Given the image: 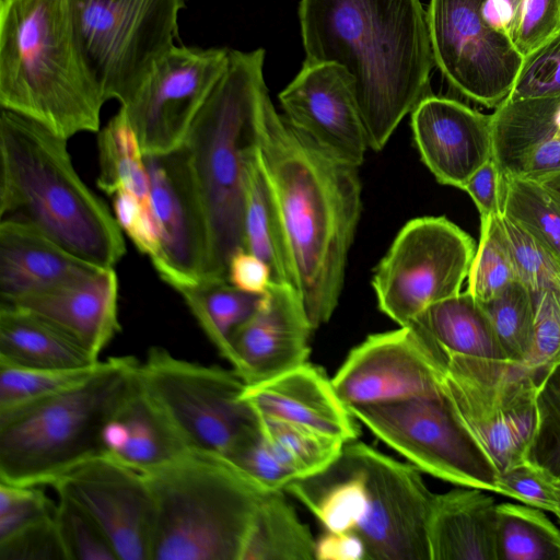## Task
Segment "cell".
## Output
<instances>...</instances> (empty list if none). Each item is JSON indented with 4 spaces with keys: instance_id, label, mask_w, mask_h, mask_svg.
Here are the masks:
<instances>
[{
    "instance_id": "d6986e66",
    "label": "cell",
    "mask_w": 560,
    "mask_h": 560,
    "mask_svg": "<svg viewBox=\"0 0 560 560\" xmlns=\"http://www.w3.org/2000/svg\"><path fill=\"white\" fill-rule=\"evenodd\" d=\"M287 121L328 155L359 167L369 149L351 78L332 62L304 60L279 93Z\"/></svg>"
},
{
    "instance_id": "5b68a950",
    "label": "cell",
    "mask_w": 560,
    "mask_h": 560,
    "mask_svg": "<svg viewBox=\"0 0 560 560\" xmlns=\"http://www.w3.org/2000/svg\"><path fill=\"white\" fill-rule=\"evenodd\" d=\"M0 218L31 223L75 256L114 268L122 231L78 175L67 140L8 109L0 115Z\"/></svg>"
},
{
    "instance_id": "1f68e13d",
    "label": "cell",
    "mask_w": 560,
    "mask_h": 560,
    "mask_svg": "<svg viewBox=\"0 0 560 560\" xmlns=\"http://www.w3.org/2000/svg\"><path fill=\"white\" fill-rule=\"evenodd\" d=\"M98 189L112 197L118 190L135 195L152 214L150 178L139 140L130 121L119 108L97 132ZM153 215V214H152Z\"/></svg>"
},
{
    "instance_id": "c3c4849f",
    "label": "cell",
    "mask_w": 560,
    "mask_h": 560,
    "mask_svg": "<svg viewBox=\"0 0 560 560\" xmlns=\"http://www.w3.org/2000/svg\"><path fill=\"white\" fill-rule=\"evenodd\" d=\"M560 97V34L524 58L508 101Z\"/></svg>"
},
{
    "instance_id": "ffe728a7",
    "label": "cell",
    "mask_w": 560,
    "mask_h": 560,
    "mask_svg": "<svg viewBox=\"0 0 560 560\" xmlns=\"http://www.w3.org/2000/svg\"><path fill=\"white\" fill-rule=\"evenodd\" d=\"M313 330L299 292L271 283L257 311L234 332L225 360L247 385L266 382L307 361Z\"/></svg>"
},
{
    "instance_id": "9a60e30c",
    "label": "cell",
    "mask_w": 560,
    "mask_h": 560,
    "mask_svg": "<svg viewBox=\"0 0 560 560\" xmlns=\"http://www.w3.org/2000/svg\"><path fill=\"white\" fill-rule=\"evenodd\" d=\"M446 353L415 324L368 336L331 378L350 408L442 393Z\"/></svg>"
},
{
    "instance_id": "30bf717a",
    "label": "cell",
    "mask_w": 560,
    "mask_h": 560,
    "mask_svg": "<svg viewBox=\"0 0 560 560\" xmlns=\"http://www.w3.org/2000/svg\"><path fill=\"white\" fill-rule=\"evenodd\" d=\"M349 410L420 470L462 487L497 492L499 471L445 389L430 396L353 406Z\"/></svg>"
},
{
    "instance_id": "ab89813d",
    "label": "cell",
    "mask_w": 560,
    "mask_h": 560,
    "mask_svg": "<svg viewBox=\"0 0 560 560\" xmlns=\"http://www.w3.org/2000/svg\"><path fill=\"white\" fill-rule=\"evenodd\" d=\"M500 222L513 257L518 282L532 294L546 289L560 291V257L513 218L501 213Z\"/></svg>"
},
{
    "instance_id": "d4e9b609",
    "label": "cell",
    "mask_w": 560,
    "mask_h": 560,
    "mask_svg": "<svg viewBox=\"0 0 560 560\" xmlns=\"http://www.w3.org/2000/svg\"><path fill=\"white\" fill-rule=\"evenodd\" d=\"M495 506L481 489L434 494L428 524L431 560H497Z\"/></svg>"
},
{
    "instance_id": "3957f363",
    "label": "cell",
    "mask_w": 560,
    "mask_h": 560,
    "mask_svg": "<svg viewBox=\"0 0 560 560\" xmlns=\"http://www.w3.org/2000/svg\"><path fill=\"white\" fill-rule=\"evenodd\" d=\"M264 63L262 48L230 49L225 71L180 147L207 226L208 264L203 281L228 280L232 256L245 249L248 176L258 153L262 113L270 100Z\"/></svg>"
},
{
    "instance_id": "816d5d0a",
    "label": "cell",
    "mask_w": 560,
    "mask_h": 560,
    "mask_svg": "<svg viewBox=\"0 0 560 560\" xmlns=\"http://www.w3.org/2000/svg\"><path fill=\"white\" fill-rule=\"evenodd\" d=\"M66 560L55 517L0 541V560Z\"/></svg>"
},
{
    "instance_id": "681fc988",
    "label": "cell",
    "mask_w": 560,
    "mask_h": 560,
    "mask_svg": "<svg viewBox=\"0 0 560 560\" xmlns=\"http://www.w3.org/2000/svg\"><path fill=\"white\" fill-rule=\"evenodd\" d=\"M560 34V0H522L510 38L523 58Z\"/></svg>"
},
{
    "instance_id": "e575fe53",
    "label": "cell",
    "mask_w": 560,
    "mask_h": 560,
    "mask_svg": "<svg viewBox=\"0 0 560 560\" xmlns=\"http://www.w3.org/2000/svg\"><path fill=\"white\" fill-rule=\"evenodd\" d=\"M491 115L493 160L538 140L560 138V97L505 100Z\"/></svg>"
},
{
    "instance_id": "8fae6325",
    "label": "cell",
    "mask_w": 560,
    "mask_h": 560,
    "mask_svg": "<svg viewBox=\"0 0 560 560\" xmlns=\"http://www.w3.org/2000/svg\"><path fill=\"white\" fill-rule=\"evenodd\" d=\"M443 386L499 472L527 460L538 419L530 368L446 353Z\"/></svg>"
},
{
    "instance_id": "60d3db41",
    "label": "cell",
    "mask_w": 560,
    "mask_h": 560,
    "mask_svg": "<svg viewBox=\"0 0 560 560\" xmlns=\"http://www.w3.org/2000/svg\"><path fill=\"white\" fill-rule=\"evenodd\" d=\"M100 362L75 369L0 363V410L38 400L73 386L91 375Z\"/></svg>"
},
{
    "instance_id": "cb8c5ba5",
    "label": "cell",
    "mask_w": 560,
    "mask_h": 560,
    "mask_svg": "<svg viewBox=\"0 0 560 560\" xmlns=\"http://www.w3.org/2000/svg\"><path fill=\"white\" fill-rule=\"evenodd\" d=\"M118 277L102 268L74 283L13 302L46 319L84 347L95 359L120 330Z\"/></svg>"
},
{
    "instance_id": "6f0895ef",
    "label": "cell",
    "mask_w": 560,
    "mask_h": 560,
    "mask_svg": "<svg viewBox=\"0 0 560 560\" xmlns=\"http://www.w3.org/2000/svg\"><path fill=\"white\" fill-rule=\"evenodd\" d=\"M536 180H539L547 185L548 187L560 192V171L545 175Z\"/></svg>"
},
{
    "instance_id": "4dcf8cb0",
    "label": "cell",
    "mask_w": 560,
    "mask_h": 560,
    "mask_svg": "<svg viewBox=\"0 0 560 560\" xmlns=\"http://www.w3.org/2000/svg\"><path fill=\"white\" fill-rule=\"evenodd\" d=\"M316 540L283 491L268 492L247 533L240 560H314Z\"/></svg>"
},
{
    "instance_id": "d6a6232c",
    "label": "cell",
    "mask_w": 560,
    "mask_h": 560,
    "mask_svg": "<svg viewBox=\"0 0 560 560\" xmlns=\"http://www.w3.org/2000/svg\"><path fill=\"white\" fill-rule=\"evenodd\" d=\"M179 294L224 359L234 332L257 311L264 298V294L245 292L228 280L203 281Z\"/></svg>"
},
{
    "instance_id": "e0dca14e",
    "label": "cell",
    "mask_w": 560,
    "mask_h": 560,
    "mask_svg": "<svg viewBox=\"0 0 560 560\" xmlns=\"http://www.w3.org/2000/svg\"><path fill=\"white\" fill-rule=\"evenodd\" d=\"M159 252L151 260L178 293L206 278L208 236L203 211L183 151L144 155Z\"/></svg>"
},
{
    "instance_id": "7bdbcfd3",
    "label": "cell",
    "mask_w": 560,
    "mask_h": 560,
    "mask_svg": "<svg viewBox=\"0 0 560 560\" xmlns=\"http://www.w3.org/2000/svg\"><path fill=\"white\" fill-rule=\"evenodd\" d=\"M537 413L527 460L560 479V363L549 371L538 387Z\"/></svg>"
},
{
    "instance_id": "603a6c76",
    "label": "cell",
    "mask_w": 560,
    "mask_h": 560,
    "mask_svg": "<svg viewBox=\"0 0 560 560\" xmlns=\"http://www.w3.org/2000/svg\"><path fill=\"white\" fill-rule=\"evenodd\" d=\"M102 268L68 252L28 222L0 221L1 302L74 283Z\"/></svg>"
},
{
    "instance_id": "7dc6e473",
    "label": "cell",
    "mask_w": 560,
    "mask_h": 560,
    "mask_svg": "<svg viewBox=\"0 0 560 560\" xmlns=\"http://www.w3.org/2000/svg\"><path fill=\"white\" fill-rule=\"evenodd\" d=\"M497 493L555 514L559 505L560 479L525 460L498 474Z\"/></svg>"
},
{
    "instance_id": "836d02e7",
    "label": "cell",
    "mask_w": 560,
    "mask_h": 560,
    "mask_svg": "<svg viewBox=\"0 0 560 560\" xmlns=\"http://www.w3.org/2000/svg\"><path fill=\"white\" fill-rule=\"evenodd\" d=\"M541 511L526 504H497V560H560V530Z\"/></svg>"
},
{
    "instance_id": "11a10c76",
    "label": "cell",
    "mask_w": 560,
    "mask_h": 560,
    "mask_svg": "<svg viewBox=\"0 0 560 560\" xmlns=\"http://www.w3.org/2000/svg\"><path fill=\"white\" fill-rule=\"evenodd\" d=\"M315 559L366 560V552L362 539L354 530H326L316 541Z\"/></svg>"
},
{
    "instance_id": "44dd1931",
    "label": "cell",
    "mask_w": 560,
    "mask_h": 560,
    "mask_svg": "<svg viewBox=\"0 0 560 560\" xmlns=\"http://www.w3.org/2000/svg\"><path fill=\"white\" fill-rule=\"evenodd\" d=\"M420 156L443 185L463 188L493 154L492 115L432 93L411 112Z\"/></svg>"
},
{
    "instance_id": "f1b7e54d",
    "label": "cell",
    "mask_w": 560,
    "mask_h": 560,
    "mask_svg": "<svg viewBox=\"0 0 560 560\" xmlns=\"http://www.w3.org/2000/svg\"><path fill=\"white\" fill-rule=\"evenodd\" d=\"M412 324L446 353L510 361L488 313L467 290L432 304Z\"/></svg>"
},
{
    "instance_id": "74e56055",
    "label": "cell",
    "mask_w": 560,
    "mask_h": 560,
    "mask_svg": "<svg viewBox=\"0 0 560 560\" xmlns=\"http://www.w3.org/2000/svg\"><path fill=\"white\" fill-rule=\"evenodd\" d=\"M481 304L510 361L525 364L534 342L535 305L530 291L515 281Z\"/></svg>"
},
{
    "instance_id": "277c9868",
    "label": "cell",
    "mask_w": 560,
    "mask_h": 560,
    "mask_svg": "<svg viewBox=\"0 0 560 560\" xmlns=\"http://www.w3.org/2000/svg\"><path fill=\"white\" fill-rule=\"evenodd\" d=\"M68 0H0V105L68 140L98 132L105 103Z\"/></svg>"
},
{
    "instance_id": "2e32d148",
    "label": "cell",
    "mask_w": 560,
    "mask_h": 560,
    "mask_svg": "<svg viewBox=\"0 0 560 560\" xmlns=\"http://www.w3.org/2000/svg\"><path fill=\"white\" fill-rule=\"evenodd\" d=\"M366 511L353 529L366 560H431L428 524L434 493L420 469L361 443Z\"/></svg>"
},
{
    "instance_id": "9f6ffc18",
    "label": "cell",
    "mask_w": 560,
    "mask_h": 560,
    "mask_svg": "<svg viewBox=\"0 0 560 560\" xmlns=\"http://www.w3.org/2000/svg\"><path fill=\"white\" fill-rule=\"evenodd\" d=\"M522 0H486L482 14L486 22L510 36Z\"/></svg>"
},
{
    "instance_id": "680465c9",
    "label": "cell",
    "mask_w": 560,
    "mask_h": 560,
    "mask_svg": "<svg viewBox=\"0 0 560 560\" xmlns=\"http://www.w3.org/2000/svg\"><path fill=\"white\" fill-rule=\"evenodd\" d=\"M555 515L558 517V520L560 521V495H559V505H558V509L555 513Z\"/></svg>"
},
{
    "instance_id": "ee69618b",
    "label": "cell",
    "mask_w": 560,
    "mask_h": 560,
    "mask_svg": "<svg viewBox=\"0 0 560 560\" xmlns=\"http://www.w3.org/2000/svg\"><path fill=\"white\" fill-rule=\"evenodd\" d=\"M225 457L266 492L284 491L301 475L260 431Z\"/></svg>"
},
{
    "instance_id": "f907efd6",
    "label": "cell",
    "mask_w": 560,
    "mask_h": 560,
    "mask_svg": "<svg viewBox=\"0 0 560 560\" xmlns=\"http://www.w3.org/2000/svg\"><path fill=\"white\" fill-rule=\"evenodd\" d=\"M114 217L121 231L137 249L152 260L159 252V237L154 218L139 199L127 190H118L112 197Z\"/></svg>"
},
{
    "instance_id": "f35d334b",
    "label": "cell",
    "mask_w": 560,
    "mask_h": 560,
    "mask_svg": "<svg viewBox=\"0 0 560 560\" xmlns=\"http://www.w3.org/2000/svg\"><path fill=\"white\" fill-rule=\"evenodd\" d=\"M260 425L264 434L298 469L301 477L326 468L346 444L313 429L269 417H260Z\"/></svg>"
},
{
    "instance_id": "6da1fadb",
    "label": "cell",
    "mask_w": 560,
    "mask_h": 560,
    "mask_svg": "<svg viewBox=\"0 0 560 560\" xmlns=\"http://www.w3.org/2000/svg\"><path fill=\"white\" fill-rule=\"evenodd\" d=\"M258 154L281 219L298 292L313 329L342 291L362 210L357 166L328 155L266 103Z\"/></svg>"
},
{
    "instance_id": "f5cc1de1",
    "label": "cell",
    "mask_w": 560,
    "mask_h": 560,
    "mask_svg": "<svg viewBox=\"0 0 560 560\" xmlns=\"http://www.w3.org/2000/svg\"><path fill=\"white\" fill-rule=\"evenodd\" d=\"M462 189L474 200L480 221L502 212L501 173L493 159L477 170Z\"/></svg>"
},
{
    "instance_id": "bcb514c9",
    "label": "cell",
    "mask_w": 560,
    "mask_h": 560,
    "mask_svg": "<svg viewBox=\"0 0 560 560\" xmlns=\"http://www.w3.org/2000/svg\"><path fill=\"white\" fill-rule=\"evenodd\" d=\"M535 305L534 342L525 363L538 385L560 363V291L546 289L533 294Z\"/></svg>"
},
{
    "instance_id": "ac0fdd59",
    "label": "cell",
    "mask_w": 560,
    "mask_h": 560,
    "mask_svg": "<svg viewBox=\"0 0 560 560\" xmlns=\"http://www.w3.org/2000/svg\"><path fill=\"white\" fill-rule=\"evenodd\" d=\"M51 487L93 516L118 560H151L155 511L143 472L101 455L79 465Z\"/></svg>"
},
{
    "instance_id": "8992f818",
    "label": "cell",
    "mask_w": 560,
    "mask_h": 560,
    "mask_svg": "<svg viewBox=\"0 0 560 560\" xmlns=\"http://www.w3.org/2000/svg\"><path fill=\"white\" fill-rule=\"evenodd\" d=\"M139 364L131 355L110 357L73 386L0 410V481L52 486L106 455L105 427L138 384Z\"/></svg>"
},
{
    "instance_id": "4316f807",
    "label": "cell",
    "mask_w": 560,
    "mask_h": 560,
    "mask_svg": "<svg viewBox=\"0 0 560 560\" xmlns=\"http://www.w3.org/2000/svg\"><path fill=\"white\" fill-rule=\"evenodd\" d=\"M284 491L307 508L326 530H353L366 511L361 442L346 443L326 468L292 480Z\"/></svg>"
},
{
    "instance_id": "7c38bea8",
    "label": "cell",
    "mask_w": 560,
    "mask_h": 560,
    "mask_svg": "<svg viewBox=\"0 0 560 560\" xmlns=\"http://www.w3.org/2000/svg\"><path fill=\"white\" fill-rule=\"evenodd\" d=\"M474 240L445 217L407 222L376 266L378 308L399 326L460 292L476 253Z\"/></svg>"
},
{
    "instance_id": "d590c367",
    "label": "cell",
    "mask_w": 560,
    "mask_h": 560,
    "mask_svg": "<svg viewBox=\"0 0 560 560\" xmlns=\"http://www.w3.org/2000/svg\"><path fill=\"white\" fill-rule=\"evenodd\" d=\"M502 213L526 226L560 257V192L536 179L501 176Z\"/></svg>"
},
{
    "instance_id": "52a82bcc",
    "label": "cell",
    "mask_w": 560,
    "mask_h": 560,
    "mask_svg": "<svg viewBox=\"0 0 560 560\" xmlns=\"http://www.w3.org/2000/svg\"><path fill=\"white\" fill-rule=\"evenodd\" d=\"M143 474L155 511L151 560H240L268 492L207 451L189 450Z\"/></svg>"
},
{
    "instance_id": "b9f144b4",
    "label": "cell",
    "mask_w": 560,
    "mask_h": 560,
    "mask_svg": "<svg viewBox=\"0 0 560 560\" xmlns=\"http://www.w3.org/2000/svg\"><path fill=\"white\" fill-rule=\"evenodd\" d=\"M57 495L55 524L66 560H118L93 516L70 497Z\"/></svg>"
},
{
    "instance_id": "7402d4cb",
    "label": "cell",
    "mask_w": 560,
    "mask_h": 560,
    "mask_svg": "<svg viewBox=\"0 0 560 560\" xmlns=\"http://www.w3.org/2000/svg\"><path fill=\"white\" fill-rule=\"evenodd\" d=\"M243 397L260 417L300 424L345 443L353 442L360 433L332 381L308 361L266 382L247 385Z\"/></svg>"
},
{
    "instance_id": "9c48e42d",
    "label": "cell",
    "mask_w": 560,
    "mask_h": 560,
    "mask_svg": "<svg viewBox=\"0 0 560 560\" xmlns=\"http://www.w3.org/2000/svg\"><path fill=\"white\" fill-rule=\"evenodd\" d=\"M74 31L105 101L124 104L175 45L187 0H68Z\"/></svg>"
},
{
    "instance_id": "f546056e",
    "label": "cell",
    "mask_w": 560,
    "mask_h": 560,
    "mask_svg": "<svg viewBox=\"0 0 560 560\" xmlns=\"http://www.w3.org/2000/svg\"><path fill=\"white\" fill-rule=\"evenodd\" d=\"M244 245L270 268L272 283L289 284L298 291L281 219L258 153L247 183Z\"/></svg>"
},
{
    "instance_id": "7a4b0ae2",
    "label": "cell",
    "mask_w": 560,
    "mask_h": 560,
    "mask_svg": "<svg viewBox=\"0 0 560 560\" xmlns=\"http://www.w3.org/2000/svg\"><path fill=\"white\" fill-rule=\"evenodd\" d=\"M305 59L351 78L369 148L381 151L430 91L435 67L420 0H301Z\"/></svg>"
},
{
    "instance_id": "ba28073f",
    "label": "cell",
    "mask_w": 560,
    "mask_h": 560,
    "mask_svg": "<svg viewBox=\"0 0 560 560\" xmlns=\"http://www.w3.org/2000/svg\"><path fill=\"white\" fill-rule=\"evenodd\" d=\"M138 376L188 450L225 456L261 429L259 415L243 397L247 384L234 369L179 359L165 348L151 347Z\"/></svg>"
},
{
    "instance_id": "4fadbf2b",
    "label": "cell",
    "mask_w": 560,
    "mask_h": 560,
    "mask_svg": "<svg viewBox=\"0 0 560 560\" xmlns=\"http://www.w3.org/2000/svg\"><path fill=\"white\" fill-rule=\"evenodd\" d=\"M486 0H430L427 24L435 67L467 98L497 108L510 95L524 58L485 20Z\"/></svg>"
},
{
    "instance_id": "83f0119b",
    "label": "cell",
    "mask_w": 560,
    "mask_h": 560,
    "mask_svg": "<svg viewBox=\"0 0 560 560\" xmlns=\"http://www.w3.org/2000/svg\"><path fill=\"white\" fill-rule=\"evenodd\" d=\"M98 361L78 341L46 319L20 306L0 304V363L75 369Z\"/></svg>"
},
{
    "instance_id": "484cf974",
    "label": "cell",
    "mask_w": 560,
    "mask_h": 560,
    "mask_svg": "<svg viewBox=\"0 0 560 560\" xmlns=\"http://www.w3.org/2000/svg\"><path fill=\"white\" fill-rule=\"evenodd\" d=\"M106 455L140 471L161 467L189 451L164 415L138 384L104 431Z\"/></svg>"
},
{
    "instance_id": "db71d44e",
    "label": "cell",
    "mask_w": 560,
    "mask_h": 560,
    "mask_svg": "<svg viewBox=\"0 0 560 560\" xmlns=\"http://www.w3.org/2000/svg\"><path fill=\"white\" fill-rule=\"evenodd\" d=\"M228 280L234 287L253 294H265L272 283L267 264L246 249H241L232 256Z\"/></svg>"
},
{
    "instance_id": "5bb4252c",
    "label": "cell",
    "mask_w": 560,
    "mask_h": 560,
    "mask_svg": "<svg viewBox=\"0 0 560 560\" xmlns=\"http://www.w3.org/2000/svg\"><path fill=\"white\" fill-rule=\"evenodd\" d=\"M230 49L174 45L120 105L143 155L179 149L229 63Z\"/></svg>"
},
{
    "instance_id": "f6af8a7d",
    "label": "cell",
    "mask_w": 560,
    "mask_h": 560,
    "mask_svg": "<svg viewBox=\"0 0 560 560\" xmlns=\"http://www.w3.org/2000/svg\"><path fill=\"white\" fill-rule=\"evenodd\" d=\"M56 503L39 487L0 481V541L55 517Z\"/></svg>"
},
{
    "instance_id": "8d00e7d4",
    "label": "cell",
    "mask_w": 560,
    "mask_h": 560,
    "mask_svg": "<svg viewBox=\"0 0 560 560\" xmlns=\"http://www.w3.org/2000/svg\"><path fill=\"white\" fill-rule=\"evenodd\" d=\"M500 214L480 221L479 244L468 272L467 291L481 303L518 281Z\"/></svg>"
}]
</instances>
